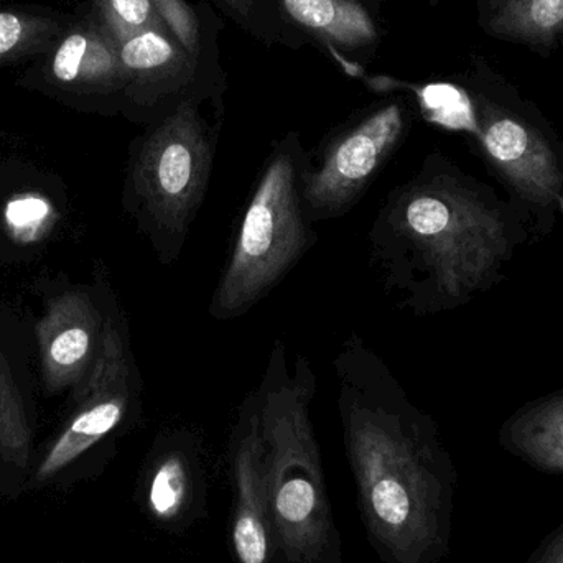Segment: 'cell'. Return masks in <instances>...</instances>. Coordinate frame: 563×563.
<instances>
[{
	"instance_id": "obj_1",
	"label": "cell",
	"mask_w": 563,
	"mask_h": 563,
	"mask_svg": "<svg viewBox=\"0 0 563 563\" xmlns=\"http://www.w3.org/2000/svg\"><path fill=\"white\" fill-rule=\"evenodd\" d=\"M334 367L344 450L369 544L384 563L442 562L452 549V462L363 338L344 343Z\"/></svg>"
},
{
	"instance_id": "obj_2",
	"label": "cell",
	"mask_w": 563,
	"mask_h": 563,
	"mask_svg": "<svg viewBox=\"0 0 563 563\" xmlns=\"http://www.w3.org/2000/svg\"><path fill=\"white\" fill-rule=\"evenodd\" d=\"M314 374L305 357L288 369L276 341L256 393L266 445L277 563H344L311 423Z\"/></svg>"
},
{
	"instance_id": "obj_3",
	"label": "cell",
	"mask_w": 563,
	"mask_h": 563,
	"mask_svg": "<svg viewBox=\"0 0 563 563\" xmlns=\"http://www.w3.org/2000/svg\"><path fill=\"white\" fill-rule=\"evenodd\" d=\"M305 167L300 148L288 144L267 162L214 290L211 317L233 320L250 311L313 244L311 221L301 201Z\"/></svg>"
},
{
	"instance_id": "obj_4",
	"label": "cell",
	"mask_w": 563,
	"mask_h": 563,
	"mask_svg": "<svg viewBox=\"0 0 563 563\" xmlns=\"http://www.w3.org/2000/svg\"><path fill=\"white\" fill-rule=\"evenodd\" d=\"M213 137L190 102H181L145 137L132 181L142 213L165 256L175 260L203 203L213 167Z\"/></svg>"
},
{
	"instance_id": "obj_5",
	"label": "cell",
	"mask_w": 563,
	"mask_h": 563,
	"mask_svg": "<svg viewBox=\"0 0 563 563\" xmlns=\"http://www.w3.org/2000/svg\"><path fill=\"white\" fill-rule=\"evenodd\" d=\"M75 393V410L36 468V482H48L68 468L114 432L128 416L132 400L131 364L124 338L111 318L104 321L95 363Z\"/></svg>"
},
{
	"instance_id": "obj_6",
	"label": "cell",
	"mask_w": 563,
	"mask_h": 563,
	"mask_svg": "<svg viewBox=\"0 0 563 563\" xmlns=\"http://www.w3.org/2000/svg\"><path fill=\"white\" fill-rule=\"evenodd\" d=\"M404 132L399 104L384 106L328 147L320 167L301 175V201L311 223L346 213L386 164Z\"/></svg>"
},
{
	"instance_id": "obj_7",
	"label": "cell",
	"mask_w": 563,
	"mask_h": 563,
	"mask_svg": "<svg viewBox=\"0 0 563 563\" xmlns=\"http://www.w3.org/2000/svg\"><path fill=\"white\" fill-rule=\"evenodd\" d=\"M234 506L230 544L236 563H277L267 483L266 445L256 393L241 406L231 439Z\"/></svg>"
},
{
	"instance_id": "obj_8",
	"label": "cell",
	"mask_w": 563,
	"mask_h": 563,
	"mask_svg": "<svg viewBox=\"0 0 563 563\" xmlns=\"http://www.w3.org/2000/svg\"><path fill=\"white\" fill-rule=\"evenodd\" d=\"M104 320L85 291L53 298L36 323L43 380L52 393L76 387L91 369Z\"/></svg>"
},
{
	"instance_id": "obj_9",
	"label": "cell",
	"mask_w": 563,
	"mask_h": 563,
	"mask_svg": "<svg viewBox=\"0 0 563 563\" xmlns=\"http://www.w3.org/2000/svg\"><path fill=\"white\" fill-rule=\"evenodd\" d=\"M144 506L148 518L172 534L203 518L205 468L200 445L190 433H170L158 443L145 473Z\"/></svg>"
},
{
	"instance_id": "obj_10",
	"label": "cell",
	"mask_w": 563,
	"mask_h": 563,
	"mask_svg": "<svg viewBox=\"0 0 563 563\" xmlns=\"http://www.w3.org/2000/svg\"><path fill=\"white\" fill-rule=\"evenodd\" d=\"M48 73L71 91L109 92L128 86L118 43L95 15L63 30L49 49Z\"/></svg>"
},
{
	"instance_id": "obj_11",
	"label": "cell",
	"mask_w": 563,
	"mask_h": 563,
	"mask_svg": "<svg viewBox=\"0 0 563 563\" xmlns=\"http://www.w3.org/2000/svg\"><path fill=\"white\" fill-rule=\"evenodd\" d=\"M118 46L128 85H165L190 69V56L167 29L144 30Z\"/></svg>"
},
{
	"instance_id": "obj_12",
	"label": "cell",
	"mask_w": 563,
	"mask_h": 563,
	"mask_svg": "<svg viewBox=\"0 0 563 563\" xmlns=\"http://www.w3.org/2000/svg\"><path fill=\"white\" fill-rule=\"evenodd\" d=\"M288 15L328 42L364 46L377 38L376 25L357 0H282Z\"/></svg>"
},
{
	"instance_id": "obj_13",
	"label": "cell",
	"mask_w": 563,
	"mask_h": 563,
	"mask_svg": "<svg viewBox=\"0 0 563 563\" xmlns=\"http://www.w3.org/2000/svg\"><path fill=\"white\" fill-rule=\"evenodd\" d=\"M488 29L526 42H549L563 32V0H488Z\"/></svg>"
},
{
	"instance_id": "obj_14",
	"label": "cell",
	"mask_w": 563,
	"mask_h": 563,
	"mask_svg": "<svg viewBox=\"0 0 563 563\" xmlns=\"http://www.w3.org/2000/svg\"><path fill=\"white\" fill-rule=\"evenodd\" d=\"M62 33V23L52 16L0 10V66L49 52Z\"/></svg>"
},
{
	"instance_id": "obj_15",
	"label": "cell",
	"mask_w": 563,
	"mask_h": 563,
	"mask_svg": "<svg viewBox=\"0 0 563 563\" xmlns=\"http://www.w3.org/2000/svg\"><path fill=\"white\" fill-rule=\"evenodd\" d=\"M30 443L32 433L25 407L9 364L0 353V456L13 465L25 466L29 463Z\"/></svg>"
},
{
	"instance_id": "obj_16",
	"label": "cell",
	"mask_w": 563,
	"mask_h": 563,
	"mask_svg": "<svg viewBox=\"0 0 563 563\" xmlns=\"http://www.w3.org/2000/svg\"><path fill=\"white\" fill-rule=\"evenodd\" d=\"M99 25L115 43L148 29H167L152 0H92Z\"/></svg>"
},
{
	"instance_id": "obj_17",
	"label": "cell",
	"mask_w": 563,
	"mask_h": 563,
	"mask_svg": "<svg viewBox=\"0 0 563 563\" xmlns=\"http://www.w3.org/2000/svg\"><path fill=\"white\" fill-rule=\"evenodd\" d=\"M168 32L190 58L200 52V26L197 15L185 0H152Z\"/></svg>"
},
{
	"instance_id": "obj_18",
	"label": "cell",
	"mask_w": 563,
	"mask_h": 563,
	"mask_svg": "<svg viewBox=\"0 0 563 563\" xmlns=\"http://www.w3.org/2000/svg\"><path fill=\"white\" fill-rule=\"evenodd\" d=\"M427 104L437 121L453 129H475L472 104L465 92L452 86H435L427 92Z\"/></svg>"
},
{
	"instance_id": "obj_19",
	"label": "cell",
	"mask_w": 563,
	"mask_h": 563,
	"mask_svg": "<svg viewBox=\"0 0 563 563\" xmlns=\"http://www.w3.org/2000/svg\"><path fill=\"white\" fill-rule=\"evenodd\" d=\"M486 147L493 157L501 162L518 161L528 148V132L518 122L503 119L486 132Z\"/></svg>"
},
{
	"instance_id": "obj_20",
	"label": "cell",
	"mask_w": 563,
	"mask_h": 563,
	"mask_svg": "<svg viewBox=\"0 0 563 563\" xmlns=\"http://www.w3.org/2000/svg\"><path fill=\"white\" fill-rule=\"evenodd\" d=\"M526 563H563V522L542 539Z\"/></svg>"
},
{
	"instance_id": "obj_21",
	"label": "cell",
	"mask_w": 563,
	"mask_h": 563,
	"mask_svg": "<svg viewBox=\"0 0 563 563\" xmlns=\"http://www.w3.org/2000/svg\"><path fill=\"white\" fill-rule=\"evenodd\" d=\"M223 2L241 15H250L253 10V0H223Z\"/></svg>"
},
{
	"instance_id": "obj_22",
	"label": "cell",
	"mask_w": 563,
	"mask_h": 563,
	"mask_svg": "<svg viewBox=\"0 0 563 563\" xmlns=\"http://www.w3.org/2000/svg\"><path fill=\"white\" fill-rule=\"evenodd\" d=\"M561 207H562V210H563V200H561Z\"/></svg>"
}]
</instances>
